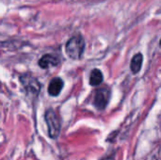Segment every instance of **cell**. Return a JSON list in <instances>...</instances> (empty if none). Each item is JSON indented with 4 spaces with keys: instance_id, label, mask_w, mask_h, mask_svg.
<instances>
[{
    "instance_id": "6da1fadb",
    "label": "cell",
    "mask_w": 161,
    "mask_h": 160,
    "mask_svg": "<svg viewBox=\"0 0 161 160\" xmlns=\"http://www.w3.org/2000/svg\"><path fill=\"white\" fill-rule=\"evenodd\" d=\"M85 49L84 39L77 35L72 37L66 43V53L73 59H79Z\"/></svg>"
},
{
    "instance_id": "7a4b0ae2",
    "label": "cell",
    "mask_w": 161,
    "mask_h": 160,
    "mask_svg": "<svg viewBox=\"0 0 161 160\" xmlns=\"http://www.w3.org/2000/svg\"><path fill=\"white\" fill-rule=\"evenodd\" d=\"M44 118L48 127L49 137L52 139H57L60 132V123L58 117L53 109H48L45 113Z\"/></svg>"
},
{
    "instance_id": "3957f363",
    "label": "cell",
    "mask_w": 161,
    "mask_h": 160,
    "mask_svg": "<svg viewBox=\"0 0 161 160\" xmlns=\"http://www.w3.org/2000/svg\"><path fill=\"white\" fill-rule=\"evenodd\" d=\"M21 82L24 85L25 89L26 90L27 92L32 93V94H38L41 89V85L39 81L33 77L32 75L29 74H24L21 76Z\"/></svg>"
},
{
    "instance_id": "277c9868",
    "label": "cell",
    "mask_w": 161,
    "mask_h": 160,
    "mask_svg": "<svg viewBox=\"0 0 161 160\" xmlns=\"http://www.w3.org/2000/svg\"><path fill=\"white\" fill-rule=\"evenodd\" d=\"M109 99V91L107 89H99L96 91L94 95V106L98 109H104Z\"/></svg>"
},
{
    "instance_id": "5b68a950",
    "label": "cell",
    "mask_w": 161,
    "mask_h": 160,
    "mask_svg": "<svg viewBox=\"0 0 161 160\" xmlns=\"http://www.w3.org/2000/svg\"><path fill=\"white\" fill-rule=\"evenodd\" d=\"M58 62L59 61L57 57L50 55V54H46L41 58V59L39 60V65L42 69H48L50 67L57 66L58 64Z\"/></svg>"
},
{
    "instance_id": "8992f818",
    "label": "cell",
    "mask_w": 161,
    "mask_h": 160,
    "mask_svg": "<svg viewBox=\"0 0 161 160\" xmlns=\"http://www.w3.org/2000/svg\"><path fill=\"white\" fill-rule=\"evenodd\" d=\"M63 88V81L59 77H56L51 80L48 86V92L52 96H58Z\"/></svg>"
},
{
    "instance_id": "52a82bcc",
    "label": "cell",
    "mask_w": 161,
    "mask_h": 160,
    "mask_svg": "<svg viewBox=\"0 0 161 160\" xmlns=\"http://www.w3.org/2000/svg\"><path fill=\"white\" fill-rule=\"evenodd\" d=\"M142 60H143V57L141 53L136 54L132 60H131V64H130V68L133 74H138L141 71L142 65Z\"/></svg>"
},
{
    "instance_id": "ba28073f",
    "label": "cell",
    "mask_w": 161,
    "mask_h": 160,
    "mask_svg": "<svg viewBox=\"0 0 161 160\" xmlns=\"http://www.w3.org/2000/svg\"><path fill=\"white\" fill-rule=\"evenodd\" d=\"M102 82H103V74H102L101 71H99L98 69H94L91 73L90 84L92 86H97V85L101 84Z\"/></svg>"
},
{
    "instance_id": "9c48e42d",
    "label": "cell",
    "mask_w": 161,
    "mask_h": 160,
    "mask_svg": "<svg viewBox=\"0 0 161 160\" xmlns=\"http://www.w3.org/2000/svg\"><path fill=\"white\" fill-rule=\"evenodd\" d=\"M159 44H160V46H161V40H160V42H159Z\"/></svg>"
}]
</instances>
